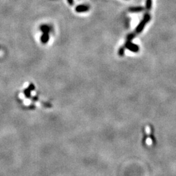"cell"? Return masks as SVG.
I'll use <instances>...</instances> for the list:
<instances>
[{"label":"cell","mask_w":176,"mask_h":176,"mask_svg":"<svg viewBox=\"0 0 176 176\" xmlns=\"http://www.w3.org/2000/svg\"><path fill=\"white\" fill-rule=\"evenodd\" d=\"M86 10H87V8L85 6H80V7H78L76 9V11H79V12L86 11Z\"/></svg>","instance_id":"3"},{"label":"cell","mask_w":176,"mask_h":176,"mask_svg":"<svg viewBox=\"0 0 176 176\" xmlns=\"http://www.w3.org/2000/svg\"><path fill=\"white\" fill-rule=\"evenodd\" d=\"M128 48H129L130 50H132V51H138V48L137 46L134 45H132V44H131V45H128Z\"/></svg>","instance_id":"2"},{"label":"cell","mask_w":176,"mask_h":176,"mask_svg":"<svg viewBox=\"0 0 176 176\" xmlns=\"http://www.w3.org/2000/svg\"><path fill=\"white\" fill-rule=\"evenodd\" d=\"M149 20V16H147V17H145V18L144 20V21L142 22V24H140V26H139V27H138V29H137V32H140V31L142 30V28H143V27H144V26L145 24L146 23V22H147V20Z\"/></svg>","instance_id":"1"}]
</instances>
